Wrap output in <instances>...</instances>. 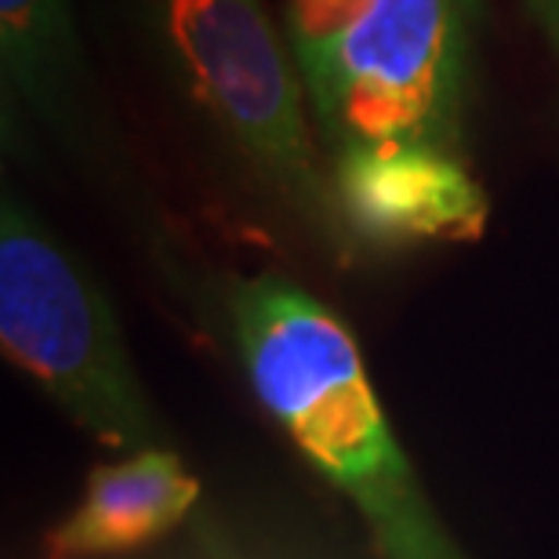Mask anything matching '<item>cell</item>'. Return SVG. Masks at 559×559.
I'll return each instance as SVG.
<instances>
[{
    "mask_svg": "<svg viewBox=\"0 0 559 559\" xmlns=\"http://www.w3.org/2000/svg\"><path fill=\"white\" fill-rule=\"evenodd\" d=\"M226 331L254 400L367 523L382 559H468L429 506L353 331L280 273L233 280Z\"/></svg>",
    "mask_w": 559,
    "mask_h": 559,
    "instance_id": "obj_1",
    "label": "cell"
},
{
    "mask_svg": "<svg viewBox=\"0 0 559 559\" xmlns=\"http://www.w3.org/2000/svg\"><path fill=\"white\" fill-rule=\"evenodd\" d=\"M135 22L164 81L222 150L331 251H349L312 156L298 70L259 0H135Z\"/></svg>",
    "mask_w": 559,
    "mask_h": 559,
    "instance_id": "obj_2",
    "label": "cell"
},
{
    "mask_svg": "<svg viewBox=\"0 0 559 559\" xmlns=\"http://www.w3.org/2000/svg\"><path fill=\"white\" fill-rule=\"evenodd\" d=\"M479 0H364L331 40L295 48L331 153L425 145L462 156Z\"/></svg>",
    "mask_w": 559,
    "mask_h": 559,
    "instance_id": "obj_3",
    "label": "cell"
},
{
    "mask_svg": "<svg viewBox=\"0 0 559 559\" xmlns=\"http://www.w3.org/2000/svg\"><path fill=\"white\" fill-rule=\"evenodd\" d=\"M0 342L98 443L124 454L167 447L106 290L11 193L0 215Z\"/></svg>",
    "mask_w": 559,
    "mask_h": 559,
    "instance_id": "obj_4",
    "label": "cell"
},
{
    "mask_svg": "<svg viewBox=\"0 0 559 559\" xmlns=\"http://www.w3.org/2000/svg\"><path fill=\"white\" fill-rule=\"evenodd\" d=\"M331 193L353 248L407 251L476 240L487 197L457 153L425 145L334 153Z\"/></svg>",
    "mask_w": 559,
    "mask_h": 559,
    "instance_id": "obj_5",
    "label": "cell"
},
{
    "mask_svg": "<svg viewBox=\"0 0 559 559\" xmlns=\"http://www.w3.org/2000/svg\"><path fill=\"white\" fill-rule=\"evenodd\" d=\"M200 498L171 447H145L98 465L81 501L44 542V559H114L171 534Z\"/></svg>",
    "mask_w": 559,
    "mask_h": 559,
    "instance_id": "obj_6",
    "label": "cell"
},
{
    "mask_svg": "<svg viewBox=\"0 0 559 559\" xmlns=\"http://www.w3.org/2000/svg\"><path fill=\"white\" fill-rule=\"evenodd\" d=\"M0 70L8 109L15 103L59 135L84 128L87 73L73 0H0Z\"/></svg>",
    "mask_w": 559,
    "mask_h": 559,
    "instance_id": "obj_7",
    "label": "cell"
},
{
    "mask_svg": "<svg viewBox=\"0 0 559 559\" xmlns=\"http://www.w3.org/2000/svg\"><path fill=\"white\" fill-rule=\"evenodd\" d=\"M364 0H287V37L290 48L331 40L356 19Z\"/></svg>",
    "mask_w": 559,
    "mask_h": 559,
    "instance_id": "obj_8",
    "label": "cell"
},
{
    "mask_svg": "<svg viewBox=\"0 0 559 559\" xmlns=\"http://www.w3.org/2000/svg\"><path fill=\"white\" fill-rule=\"evenodd\" d=\"M520 4L531 15L534 26H538L542 40L549 44L552 59L559 66V0H520Z\"/></svg>",
    "mask_w": 559,
    "mask_h": 559,
    "instance_id": "obj_9",
    "label": "cell"
}]
</instances>
